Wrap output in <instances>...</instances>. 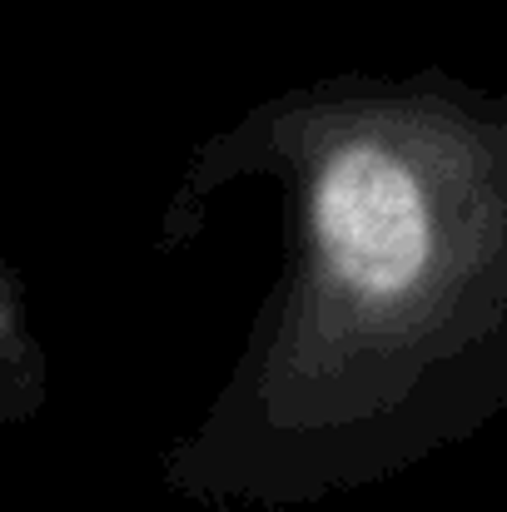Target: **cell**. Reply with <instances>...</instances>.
Returning a JSON list of instances; mask_svg holds the SVG:
<instances>
[{
  "instance_id": "cell-1",
  "label": "cell",
  "mask_w": 507,
  "mask_h": 512,
  "mask_svg": "<svg viewBox=\"0 0 507 512\" xmlns=\"http://www.w3.org/2000/svg\"><path fill=\"white\" fill-rule=\"evenodd\" d=\"M314 289L348 403L403 443L507 403V95L358 100L309 170Z\"/></svg>"
}]
</instances>
